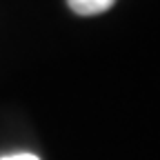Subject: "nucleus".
Returning a JSON list of instances; mask_svg holds the SVG:
<instances>
[{
  "label": "nucleus",
  "instance_id": "1",
  "mask_svg": "<svg viewBox=\"0 0 160 160\" xmlns=\"http://www.w3.org/2000/svg\"><path fill=\"white\" fill-rule=\"evenodd\" d=\"M71 11L80 13V16H98L107 9L113 7L116 0H67Z\"/></svg>",
  "mask_w": 160,
  "mask_h": 160
},
{
  "label": "nucleus",
  "instance_id": "2",
  "mask_svg": "<svg viewBox=\"0 0 160 160\" xmlns=\"http://www.w3.org/2000/svg\"><path fill=\"white\" fill-rule=\"evenodd\" d=\"M0 160H40L33 153H11V156H2Z\"/></svg>",
  "mask_w": 160,
  "mask_h": 160
}]
</instances>
